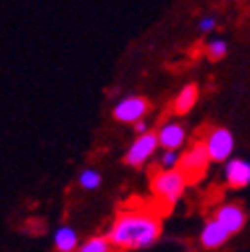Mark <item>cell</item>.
<instances>
[{
  "label": "cell",
  "instance_id": "obj_4",
  "mask_svg": "<svg viewBox=\"0 0 250 252\" xmlns=\"http://www.w3.org/2000/svg\"><path fill=\"white\" fill-rule=\"evenodd\" d=\"M210 162H226L234 150V136L228 128H214L202 140Z\"/></svg>",
  "mask_w": 250,
  "mask_h": 252
},
{
  "label": "cell",
  "instance_id": "obj_9",
  "mask_svg": "<svg viewBox=\"0 0 250 252\" xmlns=\"http://www.w3.org/2000/svg\"><path fill=\"white\" fill-rule=\"evenodd\" d=\"M156 138H158V146L164 150H178L186 140V130L176 122H166L158 128Z\"/></svg>",
  "mask_w": 250,
  "mask_h": 252
},
{
  "label": "cell",
  "instance_id": "obj_2",
  "mask_svg": "<svg viewBox=\"0 0 250 252\" xmlns=\"http://www.w3.org/2000/svg\"><path fill=\"white\" fill-rule=\"evenodd\" d=\"M186 186H188V180L182 176V172L176 170H158L152 176L150 188L154 196L158 198L166 208H172L178 204V200L182 198Z\"/></svg>",
  "mask_w": 250,
  "mask_h": 252
},
{
  "label": "cell",
  "instance_id": "obj_7",
  "mask_svg": "<svg viewBox=\"0 0 250 252\" xmlns=\"http://www.w3.org/2000/svg\"><path fill=\"white\" fill-rule=\"evenodd\" d=\"M214 220L220 226H224V230L228 234H236L246 224V214L238 204H222L220 208L216 210Z\"/></svg>",
  "mask_w": 250,
  "mask_h": 252
},
{
  "label": "cell",
  "instance_id": "obj_3",
  "mask_svg": "<svg viewBox=\"0 0 250 252\" xmlns=\"http://www.w3.org/2000/svg\"><path fill=\"white\" fill-rule=\"evenodd\" d=\"M210 164V158L206 154V148L202 142L192 144L188 150H186L180 156V162H178V170L182 172V176L188 180V182H196L204 176L206 168Z\"/></svg>",
  "mask_w": 250,
  "mask_h": 252
},
{
  "label": "cell",
  "instance_id": "obj_5",
  "mask_svg": "<svg viewBox=\"0 0 250 252\" xmlns=\"http://www.w3.org/2000/svg\"><path fill=\"white\" fill-rule=\"evenodd\" d=\"M148 110H150V102L146 98H142V96H126L114 106L112 116L118 122H124V124H136L138 120H144Z\"/></svg>",
  "mask_w": 250,
  "mask_h": 252
},
{
  "label": "cell",
  "instance_id": "obj_16",
  "mask_svg": "<svg viewBox=\"0 0 250 252\" xmlns=\"http://www.w3.org/2000/svg\"><path fill=\"white\" fill-rule=\"evenodd\" d=\"M180 162V154L178 150H164L162 152V158H160V166L162 170H176Z\"/></svg>",
  "mask_w": 250,
  "mask_h": 252
},
{
  "label": "cell",
  "instance_id": "obj_17",
  "mask_svg": "<svg viewBox=\"0 0 250 252\" xmlns=\"http://www.w3.org/2000/svg\"><path fill=\"white\" fill-rule=\"evenodd\" d=\"M198 28H200V32H212V30L216 28V18H214V16H204V18H200Z\"/></svg>",
  "mask_w": 250,
  "mask_h": 252
},
{
  "label": "cell",
  "instance_id": "obj_8",
  "mask_svg": "<svg viewBox=\"0 0 250 252\" xmlns=\"http://www.w3.org/2000/svg\"><path fill=\"white\" fill-rule=\"evenodd\" d=\"M224 180L230 188H244L250 184V162L244 158H228L224 166Z\"/></svg>",
  "mask_w": 250,
  "mask_h": 252
},
{
  "label": "cell",
  "instance_id": "obj_13",
  "mask_svg": "<svg viewBox=\"0 0 250 252\" xmlns=\"http://www.w3.org/2000/svg\"><path fill=\"white\" fill-rule=\"evenodd\" d=\"M76 252H114V246L106 236H92L86 242L78 244Z\"/></svg>",
  "mask_w": 250,
  "mask_h": 252
},
{
  "label": "cell",
  "instance_id": "obj_1",
  "mask_svg": "<svg viewBox=\"0 0 250 252\" xmlns=\"http://www.w3.org/2000/svg\"><path fill=\"white\" fill-rule=\"evenodd\" d=\"M162 234L160 216L150 208L120 210L106 232V238L120 250H144L150 248Z\"/></svg>",
  "mask_w": 250,
  "mask_h": 252
},
{
  "label": "cell",
  "instance_id": "obj_18",
  "mask_svg": "<svg viewBox=\"0 0 250 252\" xmlns=\"http://www.w3.org/2000/svg\"><path fill=\"white\" fill-rule=\"evenodd\" d=\"M132 126H134V130L138 132V136L148 132V124H146V120H138V122H136V124H132Z\"/></svg>",
  "mask_w": 250,
  "mask_h": 252
},
{
  "label": "cell",
  "instance_id": "obj_6",
  "mask_svg": "<svg viewBox=\"0 0 250 252\" xmlns=\"http://www.w3.org/2000/svg\"><path fill=\"white\" fill-rule=\"evenodd\" d=\"M158 148V138H156V132H146L140 134L132 146L128 148L126 156H124V162L128 166H142L150 156L154 154V150Z\"/></svg>",
  "mask_w": 250,
  "mask_h": 252
},
{
  "label": "cell",
  "instance_id": "obj_12",
  "mask_svg": "<svg viewBox=\"0 0 250 252\" xmlns=\"http://www.w3.org/2000/svg\"><path fill=\"white\" fill-rule=\"evenodd\" d=\"M78 244V234L72 226H60L54 232V246L58 252H76Z\"/></svg>",
  "mask_w": 250,
  "mask_h": 252
},
{
  "label": "cell",
  "instance_id": "obj_11",
  "mask_svg": "<svg viewBox=\"0 0 250 252\" xmlns=\"http://www.w3.org/2000/svg\"><path fill=\"white\" fill-rule=\"evenodd\" d=\"M198 100V86L186 84L180 88V92L174 98V114H188Z\"/></svg>",
  "mask_w": 250,
  "mask_h": 252
},
{
  "label": "cell",
  "instance_id": "obj_14",
  "mask_svg": "<svg viewBox=\"0 0 250 252\" xmlns=\"http://www.w3.org/2000/svg\"><path fill=\"white\" fill-rule=\"evenodd\" d=\"M78 184L84 188V190H96V188L102 184V174L94 168H84L78 174Z\"/></svg>",
  "mask_w": 250,
  "mask_h": 252
},
{
  "label": "cell",
  "instance_id": "obj_10",
  "mask_svg": "<svg viewBox=\"0 0 250 252\" xmlns=\"http://www.w3.org/2000/svg\"><path fill=\"white\" fill-rule=\"evenodd\" d=\"M230 238V234L224 230V226H220L216 222L214 218L206 220L202 230H200V244L208 250H214V248H220L226 240Z\"/></svg>",
  "mask_w": 250,
  "mask_h": 252
},
{
  "label": "cell",
  "instance_id": "obj_15",
  "mask_svg": "<svg viewBox=\"0 0 250 252\" xmlns=\"http://www.w3.org/2000/svg\"><path fill=\"white\" fill-rule=\"evenodd\" d=\"M204 50H206L208 60L216 62V60H222V58L226 56V52H228V44H226L222 38H212L210 42H206Z\"/></svg>",
  "mask_w": 250,
  "mask_h": 252
}]
</instances>
